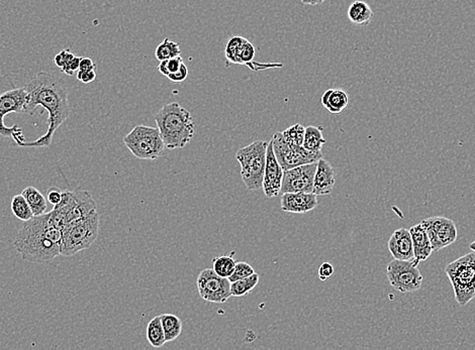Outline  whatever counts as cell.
I'll list each match as a JSON object with an SVG mask.
<instances>
[{"instance_id":"277c9868","label":"cell","mask_w":475,"mask_h":350,"mask_svg":"<svg viewBox=\"0 0 475 350\" xmlns=\"http://www.w3.org/2000/svg\"><path fill=\"white\" fill-rule=\"evenodd\" d=\"M96 208L98 205L91 193L77 188L74 191H63L61 201L49 213L54 223L63 230L74 222L88 216Z\"/></svg>"},{"instance_id":"d6986e66","label":"cell","mask_w":475,"mask_h":350,"mask_svg":"<svg viewBox=\"0 0 475 350\" xmlns=\"http://www.w3.org/2000/svg\"><path fill=\"white\" fill-rule=\"evenodd\" d=\"M335 184V170L328 161L320 159L318 161L317 170H316L313 193H315L317 196H326V195L331 194Z\"/></svg>"},{"instance_id":"8fae6325","label":"cell","mask_w":475,"mask_h":350,"mask_svg":"<svg viewBox=\"0 0 475 350\" xmlns=\"http://www.w3.org/2000/svg\"><path fill=\"white\" fill-rule=\"evenodd\" d=\"M225 56L227 59V66L228 64L246 65L252 71L266 70V69H274L283 66L279 63L262 64V63L255 62V48L252 42L239 35L231 38L228 40Z\"/></svg>"},{"instance_id":"836d02e7","label":"cell","mask_w":475,"mask_h":350,"mask_svg":"<svg viewBox=\"0 0 475 350\" xmlns=\"http://www.w3.org/2000/svg\"><path fill=\"white\" fill-rule=\"evenodd\" d=\"M82 57H77L73 55L71 51H67L66 60H65L64 66L62 67L61 71L66 75L72 76L74 73H77L79 70L80 61Z\"/></svg>"},{"instance_id":"4dcf8cb0","label":"cell","mask_w":475,"mask_h":350,"mask_svg":"<svg viewBox=\"0 0 475 350\" xmlns=\"http://www.w3.org/2000/svg\"><path fill=\"white\" fill-rule=\"evenodd\" d=\"M304 132H306V127L297 123L282 132V134L286 141L293 147H304Z\"/></svg>"},{"instance_id":"e0dca14e","label":"cell","mask_w":475,"mask_h":350,"mask_svg":"<svg viewBox=\"0 0 475 350\" xmlns=\"http://www.w3.org/2000/svg\"><path fill=\"white\" fill-rule=\"evenodd\" d=\"M280 204L286 212L306 214L317 208L319 202L315 193H283Z\"/></svg>"},{"instance_id":"5bb4252c","label":"cell","mask_w":475,"mask_h":350,"mask_svg":"<svg viewBox=\"0 0 475 350\" xmlns=\"http://www.w3.org/2000/svg\"><path fill=\"white\" fill-rule=\"evenodd\" d=\"M421 223L427 232L435 253H438L456 241L457 228L452 219L435 216L423 219Z\"/></svg>"},{"instance_id":"b9f144b4","label":"cell","mask_w":475,"mask_h":350,"mask_svg":"<svg viewBox=\"0 0 475 350\" xmlns=\"http://www.w3.org/2000/svg\"><path fill=\"white\" fill-rule=\"evenodd\" d=\"M469 248H470V250H472V251H474V253H475V240L474 242H472V244H470Z\"/></svg>"},{"instance_id":"f1b7e54d","label":"cell","mask_w":475,"mask_h":350,"mask_svg":"<svg viewBox=\"0 0 475 350\" xmlns=\"http://www.w3.org/2000/svg\"><path fill=\"white\" fill-rule=\"evenodd\" d=\"M178 56H181L180 46L168 38L163 40V42L158 45L155 50L156 59L160 62L161 61L178 57Z\"/></svg>"},{"instance_id":"2e32d148","label":"cell","mask_w":475,"mask_h":350,"mask_svg":"<svg viewBox=\"0 0 475 350\" xmlns=\"http://www.w3.org/2000/svg\"><path fill=\"white\" fill-rule=\"evenodd\" d=\"M284 170L275 157L273 150L272 141H269L267 152H266V165L264 170L262 189L268 198L279 196L281 191L282 180H283Z\"/></svg>"},{"instance_id":"9a60e30c","label":"cell","mask_w":475,"mask_h":350,"mask_svg":"<svg viewBox=\"0 0 475 350\" xmlns=\"http://www.w3.org/2000/svg\"><path fill=\"white\" fill-rule=\"evenodd\" d=\"M318 163L306 164L284 170L281 191L283 193H313Z\"/></svg>"},{"instance_id":"52a82bcc","label":"cell","mask_w":475,"mask_h":350,"mask_svg":"<svg viewBox=\"0 0 475 350\" xmlns=\"http://www.w3.org/2000/svg\"><path fill=\"white\" fill-rule=\"evenodd\" d=\"M267 147V141H257L236 152L237 161L241 165L242 180L249 190L262 188Z\"/></svg>"},{"instance_id":"30bf717a","label":"cell","mask_w":475,"mask_h":350,"mask_svg":"<svg viewBox=\"0 0 475 350\" xmlns=\"http://www.w3.org/2000/svg\"><path fill=\"white\" fill-rule=\"evenodd\" d=\"M271 141H272L275 157L283 170H290L299 166L306 165V164L318 163L320 159H322V150L311 152L304 149V147H293L283 138L282 132L274 134Z\"/></svg>"},{"instance_id":"f35d334b","label":"cell","mask_w":475,"mask_h":350,"mask_svg":"<svg viewBox=\"0 0 475 350\" xmlns=\"http://www.w3.org/2000/svg\"><path fill=\"white\" fill-rule=\"evenodd\" d=\"M79 70H96V64L91 58H82L81 61H80Z\"/></svg>"},{"instance_id":"8d00e7d4","label":"cell","mask_w":475,"mask_h":350,"mask_svg":"<svg viewBox=\"0 0 475 350\" xmlns=\"http://www.w3.org/2000/svg\"><path fill=\"white\" fill-rule=\"evenodd\" d=\"M334 267L332 266L330 262H324V264H322V266L320 267L319 269V273H318V275H319V279L320 280H327L330 279L332 276L334 275Z\"/></svg>"},{"instance_id":"44dd1931","label":"cell","mask_w":475,"mask_h":350,"mask_svg":"<svg viewBox=\"0 0 475 350\" xmlns=\"http://www.w3.org/2000/svg\"><path fill=\"white\" fill-rule=\"evenodd\" d=\"M322 104L330 113L339 114L349 104V96L342 89H328L322 96Z\"/></svg>"},{"instance_id":"7a4b0ae2","label":"cell","mask_w":475,"mask_h":350,"mask_svg":"<svg viewBox=\"0 0 475 350\" xmlns=\"http://www.w3.org/2000/svg\"><path fill=\"white\" fill-rule=\"evenodd\" d=\"M62 234L63 230L54 223L50 213H45L24 221L13 244L26 262L49 264L60 255Z\"/></svg>"},{"instance_id":"d6a6232c","label":"cell","mask_w":475,"mask_h":350,"mask_svg":"<svg viewBox=\"0 0 475 350\" xmlns=\"http://www.w3.org/2000/svg\"><path fill=\"white\" fill-rule=\"evenodd\" d=\"M182 57L178 56V57L171 58V59L161 61L160 64L158 66V71L162 74L163 76L167 77L170 74L174 73L178 70L179 67L182 64Z\"/></svg>"},{"instance_id":"1f68e13d","label":"cell","mask_w":475,"mask_h":350,"mask_svg":"<svg viewBox=\"0 0 475 350\" xmlns=\"http://www.w3.org/2000/svg\"><path fill=\"white\" fill-rule=\"evenodd\" d=\"M255 273L254 269L245 262H236L234 273H232L228 280L231 283L236 282V280L245 279V278L250 277Z\"/></svg>"},{"instance_id":"8992f818","label":"cell","mask_w":475,"mask_h":350,"mask_svg":"<svg viewBox=\"0 0 475 350\" xmlns=\"http://www.w3.org/2000/svg\"><path fill=\"white\" fill-rule=\"evenodd\" d=\"M446 275L453 287L455 299L465 306L475 298V253L463 255L445 268Z\"/></svg>"},{"instance_id":"cb8c5ba5","label":"cell","mask_w":475,"mask_h":350,"mask_svg":"<svg viewBox=\"0 0 475 350\" xmlns=\"http://www.w3.org/2000/svg\"><path fill=\"white\" fill-rule=\"evenodd\" d=\"M147 340L150 344L156 349L162 347L166 343L164 329H163L162 322L160 316H156L153 319L148 323Z\"/></svg>"},{"instance_id":"60d3db41","label":"cell","mask_w":475,"mask_h":350,"mask_svg":"<svg viewBox=\"0 0 475 350\" xmlns=\"http://www.w3.org/2000/svg\"><path fill=\"white\" fill-rule=\"evenodd\" d=\"M304 6H319V4L324 3L326 0H300Z\"/></svg>"},{"instance_id":"ffe728a7","label":"cell","mask_w":475,"mask_h":350,"mask_svg":"<svg viewBox=\"0 0 475 350\" xmlns=\"http://www.w3.org/2000/svg\"><path fill=\"white\" fill-rule=\"evenodd\" d=\"M410 233H411L412 240H413L414 262L419 264V262L429 259L430 255L433 253V248H432L431 242H430L429 237H428L427 232H426L422 223L416 224V225L410 228Z\"/></svg>"},{"instance_id":"7c38bea8","label":"cell","mask_w":475,"mask_h":350,"mask_svg":"<svg viewBox=\"0 0 475 350\" xmlns=\"http://www.w3.org/2000/svg\"><path fill=\"white\" fill-rule=\"evenodd\" d=\"M196 286L199 296L208 302L221 304L232 297L230 280L219 277L214 269L201 271L197 277Z\"/></svg>"},{"instance_id":"4316f807","label":"cell","mask_w":475,"mask_h":350,"mask_svg":"<svg viewBox=\"0 0 475 350\" xmlns=\"http://www.w3.org/2000/svg\"><path fill=\"white\" fill-rule=\"evenodd\" d=\"M258 273H254L250 277L231 283V294L233 297H243L256 288L259 283Z\"/></svg>"},{"instance_id":"f546056e","label":"cell","mask_w":475,"mask_h":350,"mask_svg":"<svg viewBox=\"0 0 475 350\" xmlns=\"http://www.w3.org/2000/svg\"><path fill=\"white\" fill-rule=\"evenodd\" d=\"M235 255L234 251L231 253V255H223V257H215L212 260L214 264V271L221 278H228L234 273L235 267H236V262L233 259V255Z\"/></svg>"},{"instance_id":"9c48e42d","label":"cell","mask_w":475,"mask_h":350,"mask_svg":"<svg viewBox=\"0 0 475 350\" xmlns=\"http://www.w3.org/2000/svg\"><path fill=\"white\" fill-rule=\"evenodd\" d=\"M418 262L394 259L387 268V279L394 290L400 293H413L422 287L423 276Z\"/></svg>"},{"instance_id":"7402d4cb","label":"cell","mask_w":475,"mask_h":350,"mask_svg":"<svg viewBox=\"0 0 475 350\" xmlns=\"http://www.w3.org/2000/svg\"><path fill=\"white\" fill-rule=\"evenodd\" d=\"M374 13L368 3L356 0L348 8V19L356 26H368L373 19Z\"/></svg>"},{"instance_id":"3957f363","label":"cell","mask_w":475,"mask_h":350,"mask_svg":"<svg viewBox=\"0 0 475 350\" xmlns=\"http://www.w3.org/2000/svg\"><path fill=\"white\" fill-rule=\"evenodd\" d=\"M155 121L166 149H183L194 138L196 129L194 118L179 103L163 105L157 112Z\"/></svg>"},{"instance_id":"ac0fdd59","label":"cell","mask_w":475,"mask_h":350,"mask_svg":"<svg viewBox=\"0 0 475 350\" xmlns=\"http://www.w3.org/2000/svg\"><path fill=\"white\" fill-rule=\"evenodd\" d=\"M389 250L394 259L400 260H414V246L410 230L400 228L394 231L389 240Z\"/></svg>"},{"instance_id":"74e56055","label":"cell","mask_w":475,"mask_h":350,"mask_svg":"<svg viewBox=\"0 0 475 350\" xmlns=\"http://www.w3.org/2000/svg\"><path fill=\"white\" fill-rule=\"evenodd\" d=\"M62 192L59 188L52 187L48 191V201L50 202L52 205L55 206L60 203L62 199Z\"/></svg>"},{"instance_id":"484cf974","label":"cell","mask_w":475,"mask_h":350,"mask_svg":"<svg viewBox=\"0 0 475 350\" xmlns=\"http://www.w3.org/2000/svg\"><path fill=\"white\" fill-rule=\"evenodd\" d=\"M325 143H326V140L322 136V127H313V125L306 127L304 140V149L311 152H320Z\"/></svg>"},{"instance_id":"e575fe53","label":"cell","mask_w":475,"mask_h":350,"mask_svg":"<svg viewBox=\"0 0 475 350\" xmlns=\"http://www.w3.org/2000/svg\"><path fill=\"white\" fill-rule=\"evenodd\" d=\"M188 76V68L186 67L185 63L181 64L179 67L178 70L174 72V73L170 74L167 76L168 79L172 81L174 83H181L183 82L187 78Z\"/></svg>"},{"instance_id":"ab89813d","label":"cell","mask_w":475,"mask_h":350,"mask_svg":"<svg viewBox=\"0 0 475 350\" xmlns=\"http://www.w3.org/2000/svg\"><path fill=\"white\" fill-rule=\"evenodd\" d=\"M67 51H68V49L60 51V53L57 54V55L55 56V58H54V62H55L56 66L59 69H62V67L64 66L65 60H66Z\"/></svg>"},{"instance_id":"4fadbf2b","label":"cell","mask_w":475,"mask_h":350,"mask_svg":"<svg viewBox=\"0 0 475 350\" xmlns=\"http://www.w3.org/2000/svg\"><path fill=\"white\" fill-rule=\"evenodd\" d=\"M26 104H28V92L24 87L13 88L3 92L0 95V136L3 138H13L15 132L22 129L17 125L8 127L4 123V116L10 113L26 114Z\"/></svg>"},{"instance_id":"83f0119b","label":"cell","mask_w":475,"mask_h":350,"mask_svg":"<svg viewBox=\"0 0 475 350\" xmlns=\"http://www.w3.org/2000/svg\"><path fill=\"white\" fill-rule=\"evenodd\" d=\"M11 211L17 218L24 222L30 221L35 216L31 206L29 205L28 201L22 196V194L15 195L13 197L11 200Z\"/></svg>"},{"instance_id":"d590c367","label":"cell","mask_w":475,"mask_h":350,"mask_svg":"<svg viewBox=\"0 0 475 350\" xmlns=\"http://www.w3.org/2000/svg\"><path fill=\"white\" fill-rule=\"evenodd\" d=\"M76 76H77V80L82 82L83 84H89V83H93L96 79V72L95 70H78Z\"/></svg>"},{"instance_id":"d4e9b609","label":"cell","mask_w":475,"mask_h":350,"mask_svg":"<svg viewBox=\"0 0 475 350\" xmlns=\"http://www.w3.org/2000/svg\"><path fill=\"white\" fill-rule=\"evenodd\" d=\"M160 318L164 329L166 342L177 340L182 331V322L180 318L173 314H163Z\"/></svg>"},{"instance_id":"603a6c76","label":"cell","mask_w":475,"mask_h":350,"mask_svg":"<svg viewBox=\"0 0 475 350\" xmlns=\"http://www.w3.org/2000/svg\"><path fill=\"white\" fill-rule=\"evenodd\" d=\"M22 196L28 201L35 216L45 214L47 210V200L44 195L37 188L26 187L22 191Z\"/></svg>"},{"instance_id":"5b68a950","label":"cell","mask_w":475,"mask_h":350,"mask_svg":"<svg viewBox=\"0 0 475 350\" xmlns=\"http://www.w3.org/2000/svg\"><path fill=\"white\" fill-rule=\"evenodd\" d=\"M100 232V215L98 211L74 222L63 230L60 255L72 257L93 246Z\"/></svg>"},{"instance_id":"ba28073f","label":"cell","mask_w":475,"mask_h":350,"mask_svg":"<svg viewBox=\"0 0 475 350\" xmlns=\"http://www.w3.org/2000/svg\"><path fill=\"white\" fill-rule=\"evenodd\" d=\"M125 147L140 160H157L164 154L166 145L158 127L140 125L124 138Z\"/></svg>"},{"instance_id":"6da1fadb","label":"cell","mask_w":475,"mask_h":350,"mask_svg":"<svg viewBox=\"0 0 475 350\" xmlns=\"http://www.w3.org/2000/svg\"><path fill=\"white\" fill-rule=\"evenodd\" d=\"M28 92L26 114L33 116L38 106L48 111V130L37 141H24L21 148H48L57 129L70 116L68 92L64 82L49 72H39L24 85Z\"/></svg>"}]
</instances>
